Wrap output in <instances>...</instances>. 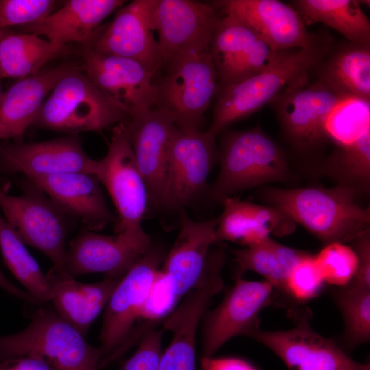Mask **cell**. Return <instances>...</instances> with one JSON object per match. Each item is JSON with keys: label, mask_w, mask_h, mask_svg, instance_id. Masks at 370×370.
Here are the masks:
<instances>
[{"label": "cell", "mask_w": 370, "mask_h": 370, "mask_svg": "<svg viewBox=\"0 0 370 370\" xmlns=\"http://www.w3.org/2000/svg\"><path fill=\"white\" fill-rule=\"evenodd\" d=\"M265 199L299 223L325 245L353 241L369 232V208L356 201V191L338 185L330 188H269Z\"/></svg>", "instance_id": "6da1fadb"}, {"label": "cell", "mask_w": 370, "mask_h": 370, "mask_svg": "<svg viewBox=\"0 0 370 370\" xmlns=\"http://www.w3.org/2000/svg\"><path fill=\"white\" fill-rule=\"evenodd\" d=\"M330 41L319 36L308 47L288 50L272 65L249 77L221 88L210 130L218 134L273 101L291 86L307 79L308 71L329 53Z\"/></svg>", "instance_id": "7a4b0ae2"}, {"label": "cell", "mask_w": 370, "mask_h": 370, "mask_svg": "<svg viewBox=\"0 0 370 370\" xmlns=\"http://www.w3.org/2000/svg\"><path fill=\"white\" fill-rule=\"evenodd\" d=\"M44 304H36L24 329L0 336V362L32 356L59 370H99L100 347L88 343L55 309Z\"/></svg>", "instance_id": "3957f363"}, {"label": "cell", "mask_w": 370, "mask_h": 370, "mask_svg": "<svg viewBox=\"0 0 370 370\" xmlns=\"http://www.w3.org/2000/svg\"><path fill=\"white\" fill-rule=\"evenodd\" d=\"M130 113L71 65L41 106L32 125L72 134L127 121Z\"/></svg>", "instance_id": "277c9868"}, {"label": "cell", "mask_w": 370, "mask_h": 370, "mask_svg": "<svg viewBox=\"0 0 370 370\" xmlns=\"http://www.w3.org/2000/svg\"><path fill=\"white\" fill-rule=\"evenodd\" d=\"M97 161L95 176L106 188L118 213L117 234L150 248L151 238L142 225L149 201L148 193L136 164L125 122L114 127L107 153Z\"/></svg>", "instance_id": "5b68a950"}, {"label": "cell", "mask_w": 370, "mask_h": 370, "mask_svg": "<svg viewBox=\"0 0 370 370\" xmlns=\"http://www.w3.org/2000/svg\"><path fill=\"white\" fill-rule=\"evenodd\" d=\"M219 162L212 196L221 201L241 190L285 180L289 175L283 152L260 128L228 134L223 142Z\"/></svg>", "instance_id": "8992f818"}, {"label": "cell", "mask_w": 370, "mask_h": 370, "mask_svg": "<svg viewBox=\"0 0 370 370\" xmlns=\"http://www.w3.org/2000/svg\"><path fill=\"white\" fill-rule=\"evenodd\" d=\"M0 212L24 243L42 252L53 267L65 271L69 216L40 189L29 180L23 184L21 195L0 189Z\"/></svg>", "instance_id": "52a82bcc"}, {"label": "cell", "mask_w": 370, "mask_h": 370, "mask_svg": "<svg viewBox=\"0 0 370 370\" xmlns=\"http://www.w3.org/2000/svg\"><path fill=\"white\" fill-rule=\"evenodd\" d=\"M160 261V253L151 247L120 279L106 306L99 336L102 353L99 369L123 355Z\"/></svg>", "instance_id": "ba28073f"}, {"label": "cell", "mask_w": 370, "mask_h": 370, "mask_svg": "<svg viewBox=\"0 0 370 370\" xmlns=\"http://www.w3.org/2000/svg\"><path fill=\"white\" fill-rule=\"evenodd\" d=\"M158 86L156 106L181 129H198L219 88L210 52L183 58L167 66Z\"/></svg>", "instance_id": "9c48e42d"}, {"label": "cell", "mask_w": 370, "mask_h": 370, "mask_svg": "<svg viewBox=\"0 0 370 370\" xmlns=\"http://www.w3.org/2000/svg\"><path fill=\"white\" fill-rule=\"evenodd\" d=\"M223 251H210L205 270L184 300L164 319L162 328L172 333L157 370H195L197 332L212 298L223 288Z\"/></svg>", "instance_id": "30bf717a"}, {"label": "cell", "mask_w": 370, "mask_h": 370, "mask_svg": "<svg viewBox=\"0 0 370 370\" xmlns=\"http://www.w3.org/2000/svg\"><path fill=\"white\" fill-rule=\"evenodd\" d=\"M220 18L212 5L190 0H157L151 27L158 34L163 66L208 52Z\"/></svg>", "instance_id": "8fae6325"}, {"label": "cell", "mask_w": 370, "mask_h": 370, "mask_svg": "<svg viewBox=\"0 0 370 370\" xmlns=\"http://www.w3.org/2000/svg\"><path fill=\"white\" fill-rule=\"evenodd\" d=\"M294 326L286 330L256 328L247 336L275 353L289 370H365L369 362L352 359L333 339L319 334L311 327L308 308L294 315Z\"/></svg>", "instance_id": "7c38bea8"}, {"label": "cell", "mask_w": 370, "mask_h": 370, "mask_svg": "<svg viewBox=\"0 0 370 370\" xmlns=\"http://www.w3.org/2000/svg\"><path fill=\"white\" fill-rule=\"evenodd\" d=\"M217 134L176 127L168 158L162 207L182 210L204 188L216 161Z\"/></svg>", "instance_id": "4fadbf2b"}, {"label": "cell", "mask_w": 370, "mask_h": 370, "mask_svg": "<svg viewBox=\"0 0 370 370\" xmlns=\"http://www.w3.org/2000/svg\"><path fill=\"white\" fill-rule=\"evenodd\" d=\"M273 287L266 281L238 278L221 303L203 317L202 357H212L229 340L260 328V313L269 304Z\"/></svg>", "instance_id": "5bb4252c"}, {"label": "cell", "mask_w": 370, "mask_h": 370, "mask_svg": "<svg viewBox=\"0 0 370 370\" xmlns=\"http://www.w3.org/2000/svg\"><path fill=\"white\" fill-rule=\"evenodd\" d=\"M84 73L109 97L123 106L130 117L153 109L158 101L154 73L132 59L82 50Z\"/></svg>", "instance_id": "9a60e30c"}, {"label": "cell", "mask_w": 370, "mask_h": 370, "mask_svg": "<svg viewBox=\"0 0 370 370\" xmlns=\"http://www.w3.org/2000/svg\"><path fill=\"white\" fill-rule=\"evenodd\" d=\"M286 51L273 50L247 26L225 16L219 21L209 52L221 88L261 72Z\"/></svg>", "instance_id": "2e32d148"}, {"label": "cell", "mask_w": 370, "mask_h": 370, "mask_svg": "<svg viewBox=\"0 0 370 370\" xmlns=\"http://www.w3.org/2000/svg\"><path fill=\"white\" fill-rule=\"evenodd\" d=\"M4 170L31 177L81 172L95 175L98 161L84 151L77 134L33 143H0Z\"/></svg>", "instance_id": "e0dca14e"}, {"label": "cell", "mask_w": 370, "mask_h": 370, "mask_svg": "<svg viewBox=\"0 0 370 370\" xmlns=\"http://www.w3.org/2000/svg\"><path fill=\"white\" fill-rule=\"evenodd\" d=\"M156 1L135 0L119 8L90 47L102 54L132 59L155 73L163 66L151 27Z\"/></svg>", "instance_id": "ac0fdd59"}, {"label": "cell", "mask_w": 370, "mask_h": 370, "mask_svg": "<svg viewBox=\"0 0 370 370\" xmlns=\"http://www.w3.org/2000/svg\"><path fill=\"white\" fill-rule=\"evenodd\" d=\"M225 16L241 22L275 51L302 49L317 36L309 33L299 14L277 0H224L214 3Z\"/></svg>", "instance_id": "d6986e66"}, {"label": "cell", "mask_w": 370, "mask_h": 370, "mask_svg": "<svg viewBox=\"0 0 370 370\" xmlns=\"http://www.w3.org/2000/svg\"><path fill=\"white\" fill-rule=\"evenodd\" d=\"M125 123L149 201L162 207L170 145L177 126L158 108L134 115Z\"/></svg>", "instance_id": "ffe728a7"}, {"label": "cell", "mask_w": 370, "mask_h": 370, "mask_svg": "<svg viewBox=\"0 0 370 370\" xmlns=\"http://www.w3.org/2000/svg\"><path fill=\"white\" fill-rule=\"evenodd\" d=\"M306 79L287 88L273 101L291 139L307 147L326 136V119L345 96L320 80L306 85Z\"/></svg>", "instance_id": "44dd1931"}, {"label": "cell", "mask_w": 370, "mask_h": 370, "mask_svg": "<svg viewBox=\"0 0 370 370\" xmlns=\"http://www.w3.org/2000/svg\"><path fill=\"white\" fill-rule=\"evenodd\" d=\"M150 248L120 234L108 236L85 230L66 248L64 267L74 278L92 273H103L107 278H119Z\"/></svg>", "instance_id": "7402d4cb"}, {"label": "cell", "mask_w": 370, "mask_h": 370, "mask_svg": "<svg viewBox=\"0 0 370 370\" xmlns=\"http://www.w3.org/2000/svg\"><path fill=\"white\" fill-rule=\"evenodd\" d=\"M69 217L79 219L87 230L99 231L116 218L109 209L101 182L94 175L73 172L27 178Z\"/></svg>", "instance_id": "603a6c76"}, {"label": "cell", "mask_w": 370, "mask_h": 370, "mask_svg": "<svg viewBox=\"0 0 370 370\" xmlns=\"http://www.w3.org/2000/svg\"><path fill=\"white\" fill-rule=\"evenodd\" d=\"M181 225L162 269L177 297L186 294L201 277L210 246L217 243V218L195 221L180 210Z\"/></svg>", "instance_id": "cb8c5ba5"}, {"label": "cell", "mask_w": 370, "mask_h": 370, "mask_svg": "<svg viewBox=\"0 0 370 370\" xmlns=\"http://www.w3.org/2000/svg\"><path fill=\"white\" fill-rule=\"evenodd\" d=\"M122 0H68L44 18L25 25L27 32L43 35L50 42L68 46L71 42L91 47L99 34V26L121 8Z\"/></svg>", "instance_id": "d4e9b609"}, {"label": "cell", "mask_w": 370, "mask_h": 370, "mask_svg": "<svg viewBox=\"0 0 370 370\" xmlns=\"http://www.w3.org/2000/svg\"><path fill=\"white\" fill-rule=\"evenodd\" d=\"M217 218L216 241H230L249 247L260 243L271 234L292 233L295 223L273 206H264L228 197Z\"/></svg>", "instance_id": "484cf974"}, {"label": "cell", "mask_w": 370, "mask_h": 370, "mask_svg": "<svg viewBox=\"0 0 370 370\" xmlns=\"http://www.w3.org/2000/svg\"><path fill=\"white\" fill-rule=\"evenodd\" d=\"M45 275L54 309L84 336L107 306L122 278H107L92 284L82 283L53 266Z\"/></svg>", "instance_id": "4316f807"}, {"label": "cell", "mask_w": 370, "mask_h": 370, "mask_svg": "<svg viewBox=\"0 0 370 370\" xmlns=\"http://www.w3.org/2000/svg\"><path fill=\"white\" fill-rule=\"evenodd\" d=\"M71 64L42 69L18 79L0 97V140L20 138L33 124L46 97Z\"/></svg>", "instance_id": "83f0119b"}, {"label": "cell", "mask_w": 370, "mask_h": 370, "mask_svg": "<svg viewBox=\"0 0 370 370\" xmlns=\"http://www.w3.org/2000/svg\"><path fill=\"white\" fill-rule=\"evenodd\" d=\"M326 58L321 61L318 80L345 96L370 100L369 47L349 42Z\"/></svg>", "instance_id": "f1b7e54d"}, {"label": "cell", "mask_w": 370, "mask_h": 370, "mask_svg": "<svg viewBox=\"0 0 370 370\" xmlns=\"http://www.w3.org/2000/svg\"><path fill=\"white\" fill-rule=\"evenodd\" d=\"M69 52L32 33L8 34L0 39V77L24 78L37 73L48 62Z\"/></svg>", "instance_id": "f546056e"}, {"label": "cell", "mask_w": 370, "mask_h": 370, "mask_svg": "<svg viewBox=\"0 0 370 370\" xmlns=\"http://www.w3.org/2000/svg\"><path fill=\"white\" fill-rule=\"evenodd\" d=\"M305 24L321 22L351 43L370 46V23L355 0H297L293 3Z\"/></svg>", "instance_id": "4dcf8cb0"}, {"label": "cell", "mask_w": 370, "mask_h": 370, "mask_svg": "<svg viewBox=\"0 0 370 370\" xmlns=\"http://www.w3.org/2000/svg\"><path fill=\"white\" fill-rule=\"evenodd\" d=\"M232 254L238 278L245 271L256 272L273 288L286 294H288L287 280L292 268L309 254L281 244L271 237L252 246L233 249Z\"/></svg>", "instance_id": "1f68e13d"}, {"label": "cell", "mask_w": 370, "mask_h": 370, "mask_svg": "<svg viewBox=\"0 0 370 370\" xmlns=\"http://www.w3.org/2000/svg\"><path fill=\"white\" fill-rule=\"evenodd\" d=\"M0 251L7 267L36 302L43 304L51 301V289L46 275L1 212Z\"/></svg>", "instance_id": "d6a6232c"}, {"label": "cell", "mask_w": 370, "mask_h": 370, "mask_svg": "<svg viewBox=\"0 0 370 370\" xmlns=\"http://www.w3.org/2000/svg\"><path fill=\"white\" fill-rule=\"evenodd\" d=\"M344 321V330L337 343L350 351L370 339V288L345 286L332 293Z\"/></svg>", "instance_id": "836d02e7"}, {"label": "cell", "mask_w": 370, "mask_h": 370, "mask_svg": "<svg viewBox=\"0 0 370 370\" xmlns=\"http://www.w3.org/2000/svg\"><path fill=\"white\" fill-rule=\"evenodd\" d=\"M324 173L354 189L367 188L370 179V132L356 142L339 147L327 160Z\"/></svg>", "instance_id": "e575fe53"}, {"label": "cell", "mask_w": 370, "mask_h": 370, "mask_svg": "<svg viewBox=\"0 0 370 370\" xmlns=\"http://www.w3.org/2000/svg\"><path fill=\"white\" fill-rule=\"evenodd\" d=\"M370 100L358 97L343 98L329 114L326 136L339 147L349 145L370 132Z\"/></svg>", "instance_id": "d590c367"}, {"label": "cell", "mask_w": 370, "mask_h": 370, "mask_svg": "<svg viewBox=\"0 0 370 370\" xmlns=\"http://www.w3.org/2000/svg\"><path fill=\"white\" fill-rule=\"evenodd\" d=\"M314 261L324 282L338 287H344L349 283L358 266L354 249L341 242L325 245L314 255Z\"/></svg>", "instance_id": "8d00e7d4"}, {"label": "cell", "mask_w": 370, "mask_h": 370, "mask_svg": "<svg viewBox=\"0 0 370 370\" xmlns=\"http://www.w3.org/2000/svg\"><path fill=\"white\" fill-rule=\"evenodd\" d=\"M56 4L53 0H0V29L37 22L51 14Z\"/></svg>", "instance_id": "74e56055"}, {"label": "cell", "mask_w": 370, "mask_h": 370, "mask_svg": "<svg viewBox=\"0 0 370 370\" xmlns=\"http://www.w3.org/2000/svg\"><path fill=\"white\" fill-rule=\"evenodd\" d=\"M325 282L309 254L292 268L287 280V293L299 301H307L318 295Z\"/></svg>", "instance_id": "f35d334b"}, {"label": "cell", "mask_w": 370, "mask_h": 370, "mask_svg": "<svg viewBox=\"0 0 370 370\" xmlns=\"http://www.w3.org/2000/svg\"><path fill=\"white\" fill-rule=\"evenodd\" d=\"M166 275L159 270L141 309L138 319L154 323L167 316L177 299Z\"/></svg>", "instance_id": "ab89813d"}, {"label": "cell", "mask_w": 370, "mask_h": 370, "mask_svg": "<svg viewBox=\"0 0 370 370\" xmlns=\"http://www.w3.org/2000/svg\"><path fill=\"white\" fill-rule=\"evenodd\" d=\"M164 329L151 328L141 338L138 347L126 361L122 370H157L162 355L161 343Z\"/></svg>", "instance_id": "60d3db41"}, {"label": "cell", "mask_w": 370, "mask_h": 370, "mask_svg": "<svg viewBox=\"0 0 370 370\" xmlns=\"http://www.w3.org/2000/svg\"><path fill=\"white\" fill-rule=\"evenodd\" d=\"M353 242L352 248L358 257L356 273L346 286L370 288V234L367 232Z\"/></svg>", "instance_id": "b9f144b4"}, {"label": "cell", "mask_w": 370, "mask_h": 370, "mask_svg": "<svg viewBox=\"0 0 370 370\" xmlns=\"http://www.w3.org/2000/svg\"><path fill=\"white\" fill-rule=\"evenodd\" d=\"M202 370H257L247 362L237 358L202 357Z\"/></svg>", "instance_id": "7bdbcfd3"}, {"label": "cell", "mask_w": 370, "mask_h": 370, "mask_svg": "<svg viewBox=\"0 0 370 370\" xmlns=\"http://www.w3.org/2000/svg\"><path fill=\"white\" fill-rule=\"evenodd\" d=\"M2 362L14 370H59L44 359L32 356H23Z\"/></svg>", "instance_id": "ee69618b"}, {"label": "cell", "mask_w": 370, "mask_h": 370, "mask_svg": "<svg viewBox=\"0 0 370 370\" xmlns=\"http://www.w3.org/2000/svg\"><path fill=\"white\" fill-rule=\"evenodd\" d=\"M0 288L26 303H36L31 295L26 291H23L12 283L0 269Z\"/></svg>", "instance_id": "f6af8a7d"}, {"label": "cell", "mask_w": 370, "mask_h": 370, "mask_svg": "<svg viewBox=\"0 0 370 370\" xmlns=\"http://www.w3.org/2000/svg\"><path fill=\"white\" fill-rule=\"evenodd\" d=\"M9 33L6 29H0V39Z\"/></svg>", "instance_id": "bcb514c9"}, {"label": "cell", "mask_w": 370, "mask_h": 370, "mask_svg": "<svg viewBox=\"0 0 370 370\" xmlns=\"http://www.w3.org/2000/svg\"><path fill=\"white\" fill-rule=\"evenodd\" d=\"M1 79H1V77H0V97H1V94H2V92H3L2 90H1Z\"/></svg>", "instance_id": "7dc6e473"}, {"label": "cell", "mask_w": 370, "mask_h": 370, "mask_svg": "<svg viewBox=\"0 0 370 370\" xmlns=\"http://www.w3.org/2000/svg\"><path fill=\"white\" fill-rule=\"evenodd\" d=\"M365 370H370V366L368 367Z\"/></svg>", "instance_id": "c3c4849f"}]
</instances>
